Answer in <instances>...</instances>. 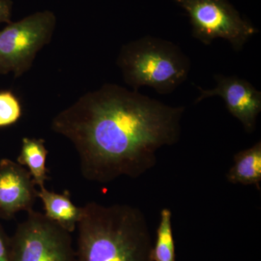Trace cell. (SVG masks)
<instances>
[{"instance_id":"11","label":"cell","mask_w":261,"mask_h":261,"mask_svg":"<svg viewBox=\"0 0 261 261\" xmlns=\"http://www.w3.org/2000/svg\"><path fill=\"white\" fill-rule=\"evenodd\" d=\"M48 150L45 141L43 139L28 138L22 140L21 149L17 159V163L27 166L36 185L40 188L44 187L48 178L46 161Z\"/></svg>"},{"instance_id":"2","label":"cell","mask_w":261,"mask_h":261,"mask_svg":"<svg viewBox=\"0 0 261 261\" xmlns=\"http://www.w3.org/2000/svg\"><path fill=\"white\" fill-rule=\"evenodd\" d=\"M82 208L75 261H151L152 239L142 211L94 202Z\"/></svg>"},{"instance_id":"3","label":"cell","mask_w":261,"mask_h":261,"mask_svg":"<svg viewBox=\"0 0 261 261\" xmlns=\"http://www.w3.org/2000/svg\"><path fill=\"white\" fill-rule=\"evenodd\" d=\"M117 65L134 91L148 87L160 94L173 92L187 80L191 68L188 57L176 44L151 36L123 45Z\"/></svg>"},{"instance_id":"9","label":"cell","mask_w":261,"mask_h":261,"mask_svg":"<svg viewBox=\"0 0 261 261\" xmlns=\"http://www.w3.org/2000/svg\"><path fill=\"white\" fill-rule=\"evenodd\" d=\"M37 197L44 204L46 217L59 224L68 232H73L76 229L83 208L73 204L69 192L65 191L63 194H58L42 187L37 191Z\"/></svg>"},{"instance_id":"15","label":"cell","mask_w":261,"mask_h":261,"mask_svg":"<svg viewBox=\"0 0 261 261\" xmlns=\"http://www.w3.org/2000/svg\"><path fill=\"white\" fill-rule=\"evenodd\" d=\"M12 8L11 0H0V23H11Z\"/></svg>"},{"instance_id":"13","label":"cell","mask_w":261,"mask_h":261,"mask_svg":"<svg viewBox=\"0 0 261 261\" xmlns=\"http://www.w3.org/2000/svg\"><path fill=\"white\" fill-rule=\"evenodd\" d=\"M21 116L18 98L10 91H0V128L14 124Z\"/></svg>"},{"instance_id":"6","label":"cell","mask_w":261,"mask_h":261,"mask_svg":"<svg viewBox=\"0 0 261 261\" xmlns=\"http://www.w3.org/2000/svg\"><path fill=\"white\" fill-rule=\"evenodd\" d=\"M11 241V261H75L70 232L45 215L29 211Z\"/></svg>"},{"instance_id":"4","label":"cell","mask_w":261,"mask_h":261,"mask_svg":"<svg viewBox=\"0 0 261 261\" xmlns=\"http://www.w3.org/2000/svg\"><path fill=\"white\" fill-rule=\"evenodd\" d=\"M190 18L192 36L205 45L216 39L228 41L235 51L259 32L251 22L243 18L228 0H173Z\"/></svg>"},{"instance_id":"10","label":"cell","mask_w":261,"mask_h":261,"mask_svg":"<svg viewBox=\"0 0 261 261\" xmlns=\"http://www.w3.org/2000/svg\"><path fill=\"white\" fill-rule=\"evenodd\" d=\"M226 178L230 183L254 185L260 190V141L235 154L233 166L226 174Z\"/></svg>"},{"instance_id":"7","label":"cell","mask_w":261,"mask_h":261,"mask_svg":"<svg viewBox=\"0 0 261 261\" xmlns=\"http://www.w3.org/2000/svg\"><path fill=\"white\" fill-rule=\"evenodd\" d=\"M216 86L212 89L200 87V96L195 104L203 99L218 96L224 99L228 112L243 125L247 133H252L256 126L257 116L261 111V92L252 84L238 76L214 75Z\"/></svg>"},{"instance_id":"8","label":"cell","mask_w":261,"mask_h":261,"mask_svg":"<svg viewBox=\"0 0 261 261\" xmlns=\"http://www.w3.org/2000/svg\"><path fill=\"white\" fill-rule=\"evenodd\" d=\"M35 183L27 168L10 159L0 161V217L9 219L30 211L37 197Z\"/></svg>"},{"instance_id":"14","label":"cell","mask_w":261,"mask_h":261,"mask_svg":"<svg viewBox=\"0 0 261 261\" xmlns=\"http://www.w3.org/2000/svg\"><path fill=\"white\" fill-rule=\"evenodd\" d=\"M0 261H11V241L0 225Z\"/></svg>"},{"instance_id":"12","label":"cell","mask_w":261,"mask_h":261,"mask_svg":"<svg viewBox=\"0 0 261 261\" xmlns=\"http://www.w3.org/2000/svg\"><path fill=\"white\" fill-rule=\"evenodd\" d=\"M172 213L168 208L161 212L159 227L156 231V241L150 252L151 261H176L175 242L173 239Z\"/></svg>"},{"instance_id":"1","label":"cell","mask_w":261,"mask_h":261,"mask_svg":"<svg viewBox=\"0 0 261 261\" xmlns=\"http://www.w3.org/2000/svg\"><path fill=\"white\" fill-rule=\"evenodd\" d=\"M185 111L107 84L58 113L51 127L74 146L86 179L108 183L153 167L158 149L179 140Z\"/></svg>"},{"instance_id":"5","label":"cell","mask_w":261,"mask_h":261,"mask_svg":"<svg viewBox=\"0 0 261 261\" xmlns=\"http://www.w3.org/2000/svg\"><path fill=\"white\" fill-rule=\"evenodd\" d=\"M56 17L49 10L37 12L0 31V74L21 76L32 68L38 51L50 42Z\"/></svg>"}]
</instances>
